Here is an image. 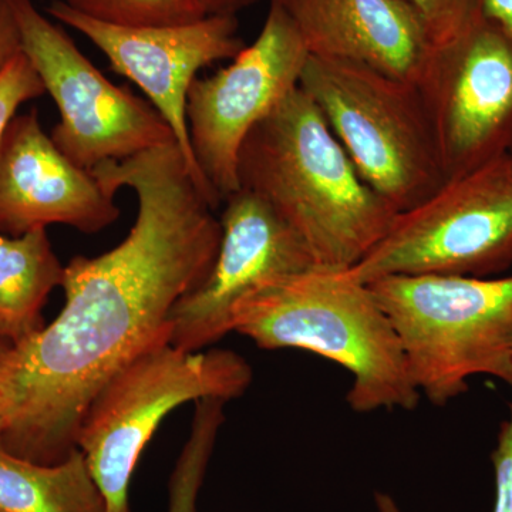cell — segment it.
<instances>
[{
  "instance_id": "obj_15",
  "label": "cell",
  "mask_w": 512,
  "mask_h": 512,
  "mask_svg": "<svg viewBox=\"0 0 512 512\" xmlns=\"http://www.w3.org/2000/svg\"><path fill=\"white\" fill-rule=\"evenodd\" d=\"M63 279L46 228L0 235V336L13 346L42 328L40 312Z\"/></svg>"
},
{
  "instance_id": "obj_6",
  "label": "cell",
  "mask_w": 512,
  "mask_h": 512,
  "mask_svg": "<svg viewBox=\"0 0 512 512\" xmlns=\"http://www.w3.org/2000/svg\"><path fill=\"white\" fill-rule=\"evenodd\" d=\"M252 379L251 365L234 350L187 352L175 348L170 336L121 367L94 397L76 440L107 512H131V478L168 414L188 402L238 399Z\"/></svg>"
},
{
  "instance_id": "obj_25",
  "label": "cell",
  "mask_w": 512,
  "mask_h": 512,
  "mask_svg": "<svg viewBox=\"0 0 512 512\" xmlns=\"http://www.w3.org/2000/svg\"><path fill=\"white\" fill-rule=\"evenodd\" d=\"M10 349H12V345L0 336V370H2L3 365H5L6 357H8Z\"/></svg>"
},
{
  "instance_id": "obj_23",
  "label": "cell",
  "mask_w": 512,
  "mask_h": 512,
  "mask_svg": "<svg viewBox=\"0 0 512 512\" xmlns=\"http://www.w3.org/2000/svg\"><path fill=\"white\" fill-rule=\"evenodd\" d=\"M485 19L498 26L512 40V0H481Z\"/></svg>"
},
{
  "instance_id": "obj_21",
  "label": "cell",
  "mask_w": 512,
  "mask_h": 512,
  "mask_svg": "<svg viewBox=\"0 0 512 512\" xmlns=\"http://www.w3.org/2000/svg\"><path fill=\"white\" fill-rule=\"evenodd\" d=\"M491 460L495 473L493 512H512V404L507 419L501 423ZM375 500L379 512H400L390 495L376 493Z\"/></svg>"
},
{
  "instance_id": "obj_12",
  "label": "cell",
  "mask_w": 512,
  "mask_h": 512,
  "mask_svg": "<svg viewBox=\"0 0 512 512\" xmlns=\"http://www.w3.org/2000/svg\"><path fill=\"white\" fill-rule=\"evenodd\" d=\"M224 202L220 248L210 274L170 316V342L187 352L204 350L234 332L235 308L256 288L316 266L301 237L262 198L239 188Z\"/></svg>"
},
{
  "instance_id": "obj_20",
  "label": "cell",
  "mask_w": 512,
  "mask_h": 512,
  "mask_svg": "<svg viewBox=\"0 0 512 512\" xmlns=\"http://www.w3.org/2000/svg\"><path fill=\"white\" fill-rule=\"evenodd\" d=\"M45 93L39 74L25 53L19 50L0 69V146L19 107Z\"/></svg>"
},
{
  "instance_id": "obj_1",
  "label": "cell",
  "mask_w": 512,
  "mask_h": 512,
  "mask_svg": "<svg viewBox=\"0 0 512 512\" xmlns=\"http://www.w3.org/2000/svg\"><path fill=\"white\" fill-rule=\"evenodd\" d=\"M101 188L136 192L130 234L106 254L64 266V306L12 346L0 370V444L57 464L76 450L80 424L111 377L171 335L170 316L210 274L221 222L177 141L93 168Z\"/></svg>"
},
{
  "instance_id": "obj_27",
  "label": "cell",
  "mask_w": 512,
  "mask_h": 512,
  "mask_svg": "<svg viewBox=\"0 0 512 512\" xmlns=\"http://www.w3.org/2000/svg\"><path fill=\"white\" fill-rule=\"evenodd\" d=\"M511 156H512V151H511Z\"/></svg>"
},
{
  "instance_id": "obj_2",
  "label": "cell",
  "mask_w": 512,
  "mask_h": 512,
  "mask_svg": "<svg viewBox=\"0 0 512 512\" xmlns=\"http://www.w3.org/2000/svg\"><path fill=\"white\" fill-rule=\"evenodd\" d=\"M237 175L239 188L262 198L301 237L319 268L352 269L396 217L357 173L301 87L249 131Z\"/></svg>"
},
{
  "instance_id": "obj_4",
  "label": "cell",
  "mask_w": 512,
  "mask_h": 512,
  "mask_svg": "<svg viewBox=\"0 0 512 512\" xmlns=\"http://www.w3.org/2000/svg\"><path fill=\"white\" fill-rule=\"evenodd\" d=\"M366 285L430 403L446 406L474 376L512 387V275H389Z\"/></svg>"
},
{
  "instance_id": "obj_9",
  "label": "cell",
  "mask_w": 512,
  "mask_h": 512,
  "mask_svg": "<svg viewBox=\"0 0 512 512\" xmlns=\"http://www.w3.org/2000/svg\"><path fill=\"white\" fill-rule=\"evenodd\" d=\"M309 53L279 0L264 26L229 66L197 77L187 99L195 163L221 204L239 190L238 156L249 131L299 87Z\"/></svg>"
},
{
  "instance_id": "obj_3",
  "label": "cell",
  "mask_w": 512,
  "mask_h": 512,
  "mask_svg": "<svg viewBox=\"0 0 512 512\" xmlns=\"http://www.w3.org/2000/svg\"><path fill=\"white\" fill-rule=\"evenodd\" d=\"M232 328L258 348L306 350L345 367L353 412L420 402L393 323L349 269L313 266L266 282L238 303Z\"/></svg>"
},
{
  "instance_id": "obj_18",
  "label": "cell",
  "mask_w": 512,
  "mask_h": 512,
  "mask_svg": "<svg viewBox=\"0 0 512 512\" xmlns=\"http://www.w3.org/2000/svg\"><path fill=\"white\" fill-rule=\"evenodd\" d=\"M84 16L128 28L197 22L207 12L200 0H62Z\"/></svg>"
},
{
  "instance_id": "obj_11",
  "label": "cell",
  "mask_w": 512,
  "mask_h": 512,
  "mask_svg": "<svg viewBox=\"0 0 512 512\" xmlns=\"http://www.w3.org/2000/svg\"><path fill=\"white\" fill-rule=\"evenodd\" d=\"M46 12L50 18L82 33L109 59L114 72L143 90L173 130L195 184L217 210L220 198L192 154L187 99L201 69L232 60L244 49V40L238 35V18L208 15L185 25L128 28L84 16L62 0H53Z\"/></svg>"
},
{
  "instance_id": "obj_13",
  "label": "cell",
  "mask_w": 512,
  "mask_h": 512,
  "mask_svg": "<svg viewBox=\"0 0 512 512\" xmlns=\"http://www.w3.org/2000/svg\"><path fill=\"white\" fill-rule=\"evenodd\" d=\"M119 217L113 195L64 156L36 109L10 121L0 146V232L18 237L63 224L94 234Z\"/></svg>"
},
{
  "instance_id": "obj_24",
  "label": "cell",
  "mask_w": 512,
  "mask_h": 512,
  "mask_svg": "<svg viewBox=\"0 0 512 512\" xmlns=\"http://www.w3.org/2000/svg\"><path fill=\"white\" fill-rule=\"evenodd\" d=\"M258 2L261 0H200L207 15L235 16V18H238L239 13L252 8Z\"/></svg>"
},
{
  "instance_id": "obj_17",
  "label": "cell",
  "mask_w": 512,
  "mask_h": 512,
  "mask_svg": "<svg viewBox=\"0 0 512 512\" xmlns=\"http://www.w3.org/2000/svg\"><path fill=\"white\" fill-rule=\"evenodd\" d=\"M225 404L218 399L195 402L190 436L168 480L167 512H198V497L225 421Z\"/></svg>"
},
{
  "instance_id": "obj_14",
  "label": "cell",
  "mask_w": 512,
  "mask_h": 512,
  "mask_svg": "<svg viewBox=\"0 0 512 512\" xmlns=\"http://www.w3.org/2000/svg\"><path fill=\"white\" fill-rule=\"evenodd\" d=\"M309 56L346 60L419 84L434 46L403 0H279Z\"/></svg>"
},
{
  "instance_id": "obj_22",
  "label": "cell",
  "mask_w": 512,
  "mask_h": 512,
  "mask_svg": "<svg viewBox=\"0 0 512 512\" xmlns=\"http://www.w3.org/2000/svg\"><path fill=\"white\" fill-rule=\"evenodd\" d=\"M20 50L18 25L9 0H0V69Z\"/></svg>"
},
{
  "instance_id": "obj_26",
  "label": "cell",
  "mask_w": 512,
  "mask_h": 512,
  "mask_svg": "<svg viewBox=\"0 0 512 512\" xmlns=\"http://www.w3.org/2000/svg\"><path fill=\"white\" fill-rule=\"evenodd\" d=\"M0 407H2V396H0Z\"/></svg>"
},
{
  "instance_id": "obj_16",
  "label": "cell",
  "mask_w": 512,
  "mask_h": 512,
  "mask_svg": "<svg viewBox=\"0 0 512 512\" xmlns=\"http://www.w3.org/2000/svg\"><path fill=\"white\" fill-rule=\"evenodd\" d=\"M0 512H107L79 448L57 464L15 456L0 444Z\"/></svg>"
},
{
  "instance_id": "obj_8",
  "label": "cell",
  "mask_w": 512,
  "mask_h": 512,
  "mask_svg": "<svg viewBox=\"0 0 512 512\" xmlns=\"http://www.w3.org/2000/svg\"><path fill=\"white\" fill-rule=\"evenodd\" d=\"M9 2L20 50L59 109L60 123L50 137L64 156L92 171L107 161L127 160L175 141L150 101L107 80L32 0Z\"/></svg>"
},
{
  "instance_id": "obj_7",
  "label": "cell",
  "mask_w": 512,
  "mask_h": 512,
  "mask_svg": "<svg viewBox=\"0 0 512 512\" xmlns=\"http://www.w3.org/2000/svg\"><path fill=\"white\" fill-rule=\"evenodd\" d=\"M512 268V156L450 178L426 201L396 214L352 269L363 284L389 275L495 278Z\"/></svg>"
},
{
  "instance_id": "obj_19",
  "label": "cell",
  "mask_w": 512,
  "mask_h": 512,
  "mask_svg": "<svg viewBox=\"0 0 512 512\" xmlns=\"http://www.w3.org/2000/svg\"><path fill=\"white\" fill-rule=\"evenodd\" d=\"M403 2L419 13L436 50L456 42L484 18L481 0H403Z\"/></svg>"
},
{
  "instance_id": "obj_5",
  "label": "cell",
  "mask_w": 512,
  "mask_h": 512,
  "mask_svg": "<svg viewBox=\"0 0 512 512\" xmlns=\"http://www.w3.org/2000/svg\"><path fill=\"white\" fill-rule=\"evenodd\" d=\"M299 87L328 121L363 181L396 214L446 183L419 86L346 60L309 56Z\"/></svg>"
},
{
  "instance_id": "obj_10",
  "label": "cell",
  "mask_w": 512,
  "mask_h": 512,
  "mask_svg": "<svg viewBox=\"0 0 512 512\" xmlns=\"http://www.w3.org/2000/svg\"><path fill=\"white\" fill-rule=\"evenodd\" d=\"M446 180L512 151V40L483 19L434 50L419 84Z\"/></svg>"
}]
</instances>
